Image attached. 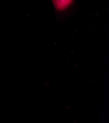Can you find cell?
Returning a JSON list of instances; mask_svg holds the SVG:
<instances>
[{
	"label": "cell",
	"instance_id": "cell-1",
	"mask_svg": "<svg viewBox=\"0 0 109 123\" xmlns=\"http://www.w3.org/2000/svg\"><path fill=\"white\" fill-rule=\"evenodd\" d=\"M55 9L63 11L68 8L73 3L74 0H52Z\"/></svg>",
	"mask_w": 109,
	"mask_h": 123
}]
</instances>
